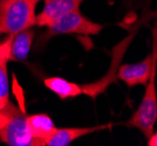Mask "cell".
Wrapping results in <instances>:
<instances>
[{
    "label": "cell",
    "instance_id": "obj_1",
    "mask_svg": "<svg viewBox=\"0 0 157 146\" xmlns=\"http://www.w3.org/2000/svg\"><path fill=\"white\" fill-rule=\"evenodd\" d=\"M41 0H0V35H14L36 24Z\"/></svg>",
    "mask_w": 157,
    "mask_h": 146
},
{
    "label": "cell",
    "instance_id": "obj_2",
    "mask_svg": "<svg viewBox=\"0 0 157 146\" xmlns=\"http://www.w3.org/2000/svg\"><path fill=\"white\" fill-rule=\"evenodd\" d=\"M2 110L7 115V123L0 129V140L10 146H39L27 125L25 112L8 102Z\"/></svg>",
    "mask_w": 157,
    "mask_h": 146
},
{
    "label": "cell",
    "instance_id": "obj_3",
    "mask_svg": "<svg viewBox=\"0 0 157 146\" xmlns=\"http://www.w3.org/2000/svg\"><path fill=\"white\" fill-rule=\"evenodd\" d=\"M157 64L151 70V74L148 80V86L145 88V93L141 100L137 110L132 113L130 119L128 120V125L134 126L148 138L154 132L155 124L157 119V93L155 77H156Z\"/></svg>",
    "mask_w": 157,
    "mask_h": 146
},
{
    "label": "cell",
    "instance_id": "obj_4",
    "mask_svg": "<svg viewBox=\"0 0 157 146\" xmlns=\"http://www.w3.org/2000/svg\"><path fill=\"white\" fill-rule=\"evenodd\" d=\"M147 20H141L138 21V24L135 26V28L131 31V33L125 36L123 40L121 41L120 43H117L116 46L114 47L113 49V55H111V63L110 67H109V70L107 71L103 77H101L100 80H98L96 82H93V83H87V84H83L82 86V93L83 95H87L89 96L90 98L95 100L100 93H105L107 90V88L115 83L117 78H116V73H117V69L120 68V66L122 64V59L124 57L125 53H127V49L128 47L130 46L131 41L134 39V36L137 33L138 28L143 25V22Z\"/></svg>",
    "mask_w": 157,
    "mask_h": 146
},
{
    "label": "cell",
    "instance_id": "obj_5",
    "mask_svg": "<svg viewBox=\"0 0 157 146\" xmlns=\"http://www.w3.org/2000/svg\"><path fill=\"white\" fill-rule=\"evenodd\" d=\"M103 29V25L94 22L80 13V9L73 11L54 21L47 27V32L41 41L46 42L53 36L62 34H81V35H98Z\"/></svg>",
    "mask_w": 157,
    "mask_h": 146
},
{
    "label": "cell",
    "instance_id": "obj_6",
    "mask_svg": "<svg viewBox=\"0 0 157 146\" xmlns=\"http://www.w3.org/2000/svg\"><path fill=\"white\" fill-rule=\"evenodd\" d=\"M157 64L156 27L152 32V52L144 60L131 64H121L116 73V78L124 82L128 86L147 84L152 68Z\"/></svg>",
    "mask_w": 157,
    "mask_h": 146
},
{
    "label": "cell",
    "instance_id": "obj_7",
    "mask_svg": "<svg viewBox=\"0 0 157 146\" xmlns=\"http://www.w3.org/2000/svg\"><path fill=\"white\" fill-rule=\"evenodd\" d=\"M85 0H44V8L36 14L35 26L48 27L66 14L80 9Z\"/></svg>",
    "mask_w": 157,
    "mask_h": 146
},
{
    "label": "cell",
    "instance_id": "obj_8",
    "mask_svg": "<svg viewBox=\"0 0 157 146\" xmlns=\"http://www.w3.org/2000/svg\"><path fill=\"white\" fill-rule=\"evenodd\" d=\"M113 124H102L95 126H86V127H62L55 129L52 134L45 140L44 146H68L74 140L88 134H92L98 131H103L111 127Z\"/></svg>",
    "mask_w": 157,
    "mask_h": 146
},
{
    "label": "cell",
    "instance_id": "obj_9",
    "mask_svg": "<svg viewBox=\"0 0 157 146\" xmlns=\"http://www.w3.org/2000/svg\"><path fill=\"white\" fill-rule=\"evenodd\" d=\"M26 119L33 138L39 143V146H44L45 140L56 129L52 118L47 113H34L27 116Z\"/></svg>",
    "mask_w": 157,
    "mask_h": 146
},
{
    "label": "cell",
    "instance_id": "obj_10",
    "mask_svg": "<svg viewBox=\"0 0 157 146\" xmlns=\"http://www.w3.org/2000/svg\"><path fill=\"white\" fill-rule=\"evenodd\" d=\"M44 84L46 86L47 89H49L55 95H58L61 100L73 98L82 95V86L67 81L63 77H59V76L46 77L44 80Z\"/></svg>",
    "mask_w": 157,
    "mask_h": 146
},
{
    "label": "cell",
    "instance_id": "obj_11",
    "mask_svg": "<svg viewBox=\"0 0 157 146\" xmlns=\"http://www.w3.org/2000/svg\"><path fill=\"white\" fill-rule=\"evenodd\" d=\"M34 36H35V32L32 28H27L19 33L14 34L11 42V60H26L31 52Z\"/></svg>",
    "mask_w": 157,
    "mask_h": 146
},
{
    "label": "cell",
    "instance_id": "obj_12",
    "mask_svg": "<svg viewBox=\"0 0 157 146\" xmlns=\"http://www.w3.org/2000/svg\"><path fill=\"white\" fill-rule=\"evenodd\" d=\"M8 61L0 62V110L10 102V83L7 73Z\"/></svg>",
    "mask_w": 157,
    "mask_h": 146
},
{
    "label": "cell",
    "instance_id": "obj_13",
    "mask_svg": "<svg viewBox=\"0 0 157 146\" xmlns=\"http://www.w3.org/2000/svg\"><path fill=\"white\" fill-rule=\"evenodd\" d=\"M13 35H10L4 42L0 43V62L11 61V42Z\"/></svg>",
    "mask_w": 157,
    "mask_h": 146
},
{
    "label": "cell",
    "instance_id": "obj_14",
    "mask_svg": "<svg viewBox=\"0 0 157 146\" xmlns=\"http://www.w3.org/2000/svg\"><path fill=\"white\" fill-rule=\"evenodd\" d=\"M148 145L149 146H156L157 145V134L155 131L148 137Z\"/></svg>",
    "mask_w": 157,
    "mask_h": 146
},
{
    "label": "cell",
    "instance_id": "obj_15",
    "mask_svg": "<svg viewBox=\"0 0 157 146\" xmlns=\"http://www.w3.org/2000/svg\"><path fill=\"white\" fill-rule=\"evenodd\" d=\"M7 123V115L5 113V111L1 109L0 110V129L5 125Z\"/></svg>",
    "mask_w": 157,
    "mask_h": 146
}]
</instances>
